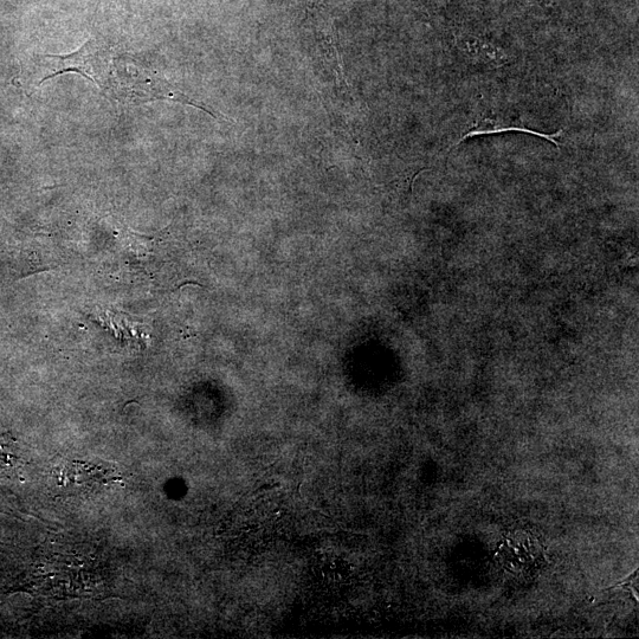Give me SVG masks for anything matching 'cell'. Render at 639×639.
Segmentation results:
<instances>
[{
    "mask_svg": "<svg viewBox=\"0 0 639 639\" xmlns=\"http://www.w3.org/2000/svg\"><path fill=\"white\" fill-rule=\"evenodd\" d=\"M134 71L132 74H127L124 69H120L115 66L116 70L121 71V73H116V79L122 80L119 82H115V90L116 94L120 93L118 99H125L128 102L139 103L141 101H152V100H170L183 103V105L195 106L202 111L209 113L213 116V118H217L218 114L213 113L210 109L199 105V103L192 101L190 98H187L183 93L178 92V90L170 85L169 82L165 80L159 79L157 76H153L150 70H141L142 73H139V69L135 66H129Z\"/></svg>",
    "mask_w": 639,
    "mask_h": 639,
    "instance_id": "cell-1",
    "label": "cell"
},
{
    "mask_svg": "<svg viewBox=\"0 0 639 639\" xmlns=\"http://www.w3.org/2000/svg\"><path fill=\"white\" fill-rule=\"evenodd\" d=\"M50 61L51 73L40 83L53 79L57 75L77 73L93 81L102 89H107L109 82V50L105 44L96 40H89L74 54L66 56H45Z\"/></svg>",
    "mask_w": 639,
    "mask_h": 639,
    "instance_id": "cell-2",
    "label": "cell"
},
{
    "mask_svg": "<svg viewBox=\"0 0 639 639\" xmlns=\"http://www.w3.org/2000/svg\"><path fill=\"white\" fill-rule=\"evenodd\" d=\"M455 44L463 55L469 60L481 63L489 68H502L509 63V57L506 51L497 47V45L482 40L469 34L458 35L455 38Z\"/></svg>",
    "mask_w": 639,
    "mask_h": 639,
    "instance_id": "cell-3",
    "label": "cell"
},
{
    "mask_svg": "<svg viewBox=\"0 0 639 639\" xmlns=\"http://www.w3.org/2000/svg\"><path fill=\"white\" fill-rule=\"evenodd\" d=\"M509 131L525 132L528 134L537 135V137L544 138L548 141L553 142V144L557 147L560 146L559 141H557V138H559L561 133H563V132H558L555 134L548 135L545 133L535 132V131H532V129H527L526 127H522L518 125H513V124L507 125L505 124V122H497L494 119L493 120L483 119V120L477 121L476 124H474L473 127L469 129V132L463 135V137L460 139V141L457 142L456 145L461 144V142L464 140L476 137V135L495 134V133L509 132Z\"/></svg>",
    "mask_w": 639,
    "mask_h": 639,
    "instance_id": "cell-4",
    "label": "cell"
},
{
    "mask_svg": "<svg viewBox=\"0 0 639 639\" xmlns=\"http://www.w3.org/2000/svg\"><path fill=\"white\" fill-rule=\"evenodd\" d=\"M275 487H276L275 484H266V486H262L261 488H258L255 493H260V492H263V490H267V489H274Z\"/></svg>",
    "mask_w": 639,
    "mask_h": 639,
    "instance_id": "cell-5",
    "label": "cell"
}]
</instances>
